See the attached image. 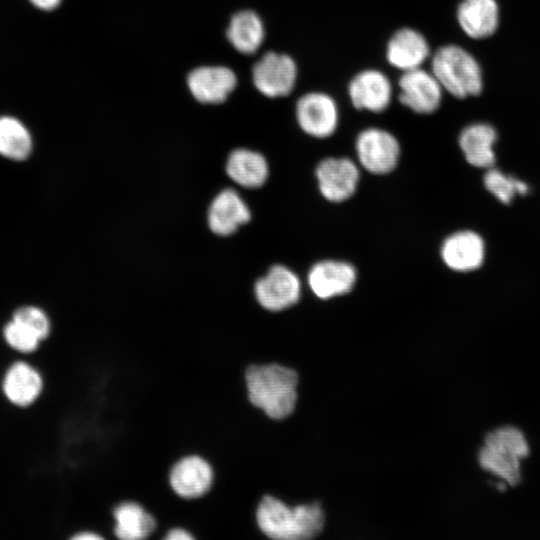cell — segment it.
Returning <instances> with one entry per match:
<instances>
[{
    "mask_svg": "<svg viewBox=\"0 0 540 540\" xmlns=\"http://www.w3.org/2000/svg\"><path fill=\"white\" fill-rule=\"evenodd\" d=\"M297 373L276 363L248 365L244 372L249 404L271 419L280 420L294 410Z\"/></svg>",
    "mask_w": 540,
    "mask_h": 540,
    "instance_id": "6da1fadb",
    "label": "cell"
},
{
    "mask_svg": "<svg viewBox=\"0 0 540 540\" xmlns=\"http://www.w3.org/2000/svg\"><path fill=\"white\" fill-rule=\"evenodd\" d=\"M254 522L271 539L301 540L322 530L324 515L317 503L290 508L279 499L264 495L255 507Z\"/></svg>",
    "mask_w": 540,
    "mask_h": 540,
    "instance_id": "7a4b0ae2",
    "label": "cell"
},
{
    "mask_svg": "<svg viewBox=\"0 0 540 540\" xmlns=\"http://www.w3.org/2000/svg\"><path fill=\"white\" fill-rule=\"evenodd\" d=\"M431 72L442 88L456 98L477 96L482 92L480 66L460 46L449 44L437 49L431 59Z\"/></svg>",
    "mask_w": 540,
    "mask_h": 540,
    "instance_id": "3957f363",
    "label": "cell"
},
{
    "mask_svg": "<svg viewBox=\"0 0 540 540\" xmlns=\"http://www.w3.org/2000/svg\"><path fill=\"white\" fill-rule=\"evenodd\" d=\"M215 482V470L204 456L189 453L178 458L168 472L171 490L181 499L196 500L207 495Z\"/></svg>",
    "mask_w": 540,
    "mask_h": 540,
    "instance_id": "277c9868",
    "label": "cell"
},
{
    "mask_svg": "<svg viewBox=\"0 0 540 540\" xmlns=\"http://www.w3.org/2000/svg\"><path fill=\"white\" fill-rule=\"evenodd\" d=\"M298 68L292 57L269 51L253 66L252 79L257 90L269 98L289 95L297 81Z\"/></svg>",
    "mask_w": 540,
    "mask_h": 540,
    "instance_id": "5b68a950",
    "label": "cell"
},
{
    "mask_svg": "<svg viewBox=\"0 0 540 540\" xmlns=\"http://www.w3.org/2000/svg\"><path fill=\"white\" fill-rule=\"evenodd\" d=\"M356 152L360 164L368 172L381 175L391 172L396 167L400 145L389 131L371 127L358 134Z\"/></svg>",
    "mask_w": 540,
    "mask_h": 540,
    "instance_id": "8992f818",
    "label": "cell"
},
{
    "mask_svg": "<svg viewBox=\"0 0 540 540\" xmlns=\"http://www.w3.org/2000/svg\"><path fill=\"white\" fill-rule=\"evenodd\" d=\"M296 120L306 134L327 138L337 129L339 111L335 100L324 92H308L296 102Z\"/></svg>",
    "mask_w": 540,
    "mask_h": 540,
    "instance_id": "52a82bcc",
    "label": "cell"
},
{
    "mask_svg": "<svg viewBox=\"0 0 540 540\" xmlns=\"http://www.w3.org/2000/svg\"><path fill=\"white\" fill-rule=\"evenodd\" d=\"M257 302L266 310L277 312L291 307L301 295L298 276L283 265H274L254 287Z\"/></svg>",
    "mask_w": 540,
    "mask_h": 540,
    "instance_id": "ba28073f",
    "label": "cell"
},
{
    "mask_svg": "<svg viewBox=\"0 0 540 540\" xmlns=\"http://www.w3.org/2000/svg\"><path fill=\"white\" fill-rule=\"evenodd\" d=\"M399 101L418 114L435 112L442 100V86L433 75L422 68L402 72L398 81Z\"/></svg>",
    "mask_w": 540,
    "mask_h": 540,
    "instance_id": "9c48e42d",
    "label": "cell"
},
{
    "mask_svg": "<svg viewBox=\"0 0 540 540\" xmlns=\"http://www.w3.org/2000/svg\"><path fill=\"white\" fill-rule=\"evenodd\" d=\"M114 540H155L158 521L141 502L119 501L112 509Z\"/></svg>",
    "mask_w": 540,
    "mask_h": 540,
    "instance_id": "30bf717a",
    "label": "cell"
},
{
    "mask_svg": "<svg viewBox=\"0 0 540 540\" xmlns=\"http://www.w3.org/2000/svg\"><path fill=\"white\" fill-rule=\"evenodd\" d=\"M316 177L321 194L331 202L349 199L356 191L359 170L348 158H326L316 168Z\"/></svg>",
    "mask_w": 540,
    "mask_h": 540,
    "instance_id": "8fae6325",
    "label": "cell"
},
{
    "mask_svg": "<svg viewBox=\"0 0 540 540\" xmlns=\"http://www.w3.org/2000/svg\"><path fill=\"white\" fill-rule=\"evenodd\" d=\"M348 94L355 108L379 113L388 108L393 88L391 81L383 72L366 69L351 79Z\"/></svg>",
    "mask_w": 540,
    "mask_h": 540,
    "instance_id": "7c38bea8",
    "label": "cell"
},
{
    "mask_svg": "<svg viewBox=\"0 0 540 540\" xmlns=\"http://www.w3.org/2000/svg\"><path fill=\"white\" fill-rule=\"evenodd\" d=\"M45 388L46 380L43 373L23 361L10 365L2 382L5 397L19 407L34 404L42 397Z\"/></svg>",
    "mask_w": 540,
    "mask_h": 540,
    "instance_id": "4fadbf2b",
    "label": "cell"
},
{
    "mask_svg": "<svg viewBox=\"0 0 540 540\" xmlns=\"http://www.w3.org/2000/svg\"><path fill=\"white\" fill-rule=\"evenodd\" d=\"M356 275L355 268L347 262L324 260L312 266L308 283L317 297L328 299L350 292Z\"/></svg>",
    "mask_w": 540,
    "mask_h": 540,
    "instance_id": "5bb4252c",
    "label": "cell"
},
{
    "mask_svg": "<svg viewBox=\"0 0 540 540\" xmlns=\"http://www.w3.org/2000/svg\"><path fill=\"white\" fill-rule=\"evenodd\" d=\"M429 55L428 41L423 34L413 28L398 29L387 44V61L402 72L421 68Z\"/></svg>",
    "mask_w": 540,
    "mask_h": 540,
    "instance_id": "9a60e30c",
    "label": "cell"
},
{
    "mask_svg": "<svg viewBox=\"0 0 540 540\" xmlns=\"http://www.w3.org/2000/svg\"><path fill=\"white\" fill-rule=\"evenodd\" d=\"M236 85L235 73L223 66L199 67L188 76V86L193 96L207 104L223 102Z\"/></svg>",
    "mask_w": 540,
    "mask_h": 540,
    "instance_id": "2e32d148",
    "label": "cell"
},
{
    "mask_svg": "<svg viewBox=\"0 0 540 540\" xmlns=\"http://www.w3.org/2000/svg\"><path fill=\"white\" fill-rule=\"evenodd\" d=\"M484 241L473 231H459L445 239L441 247L444 263L452 270L467 272L479 268L484 260Z\"/></svg>",
    "mask_w": 540,
    "mask_h": 540,
    "instance_id": "e0dca14e",
    "label": "cell"
},
{
    "mask_svg": "<svg viewBox=\"0 0 540 540\" xmlns=\"http://www.w3.org/2000/svg\"><path fill=\"white\" fill-rule=\"evenodd\" d=\"M250 218L248 206L233 189H224L213 199L207 217L210 230L221 236L233 234Z\"/></svg>",
    "mask_w": 540,
    "mask_h": 540,
    "instance_id": "ac0fdd59",
    "label": "cell"
},
{
    "mask_svg": "<svg viewBox=\"0 0 540 540\" xmlns=\"http://www.w3.org/2000/svg\"><path fill=\"white\" fill-rule=\"evenodd\" d=\"M461 29L473 39L492 36L499 24V8L495 0H463L457 9Z\"/></svg>",
    "mask_w": 540,
    "mask_h": 540,
    "instance_id": "d6986e66",
    "label": "cell"
},
{
    "mask_svg": "<svg viewBox=\"0 0 540 540\" xmlns=\"http://www.w3.org/2000/svg\"><path fill=\"white\" fill-rule=\"evenodd\" d=\"M496 140L497 133L491 125L478 123L461 132L459 145L469 164L479 168H491L495 163L493 144Z\"/></svg>",
    "mask_w": 540,
    "mask_h": 540,
    "instance_id": "ffe728a7",
    "label": "cell"
},
{
    "mask_svg": "<svg viewBox=\"0 0 540 540\" xmlns=\"http://www.w3.org/2000/svg\"><path fill=\"white\" fill-rule=\"evenodd\" d=\"M227 175L245 188H259L268 178V164L263 155L249 149H236L228 157Z\"/></svg>",
    "mask_w": 540,
    "mask_h": 540,
    "instance_id": "44dd1931",
    "label": "cell"
},
{
    "mask_svg": "<svg viewBox=\"0 0 540 540\" xmlns=\"http://www.w3.org/2000/svg\"><path fill=\"white\" fill-rule=\"evenodd\" d=\"M265 37L264 24L252 10L237 12L227 29V38L233 47L243 54L255 53Z\"/></svg>",
    "mask_w": 540,
    "mask_h": 540,
    "instance_id": "7402d4cb",
    "label": "cell"
},
{
    "mask_svg": "<svg viewBox=\"0 0 540 540\" xmlns=\"http://www.w3.org/2000/svg\"><path fill=\"white\" fill-rule=\"evenodd\" d=\"M31 150L32 139L27 128L14 117H0V155L23 161L29 157Z\"/></svg>",
    "mask_w": 540,
    "mask_h": 540,
    "instance_id": "603a6c76",
    "label": "cell"
},
{
    "mask_svg": "<svg viewBox=\"0 0 540 540\" xmlns=\"http://www.w3.org/2000/svg\"><path fill=\"white\" fill-rule=\"evenodd\" d=\"M479 463L483 469L503 478L512 486L520 482V458L505 450L484 445L479 452Z\"/></svg>",
    "mask_w": 540,
    "mask_h": 540,
    "instance_id": "cb8c5ba5",
    "label": "cell"
},
{
    "mask_svg": "<svg viewBox=\"0 0 540 540\" xmlns=\"http://www.w3.org/2000/svg\"><path fill=\"white\" fill-rule=\"evenodd\" d=\"M484 185L500 202L509 204L516 194H526L528 185L497 169H489L484 175Z\"/></svg>",
    "mask_w": 540,
    "mask_h": 540,
    "instance_id": "d4e9b609",
    "label": "cell"
},
{
    "mask_svg": "<svg viewBox=\"0 0 540 540\" xmlns=\"http://www.w3.org/2000/svg\"><path fill=\"white\" fill-rule=\"evenodd\" d=\"M485 445L505 450L520 459L529 454V446L524 434L512 426L501 427L488 433L485 437Z\"/></svg>",
    "mask_w": 540,
    "mask_h": 540,
    "instance_id": "484cf974",
    "label": "cell"
},
{
    "mask_svg": "<svg viewBox=\"0 0 540 540\" xmlns=\"http://www.w3.org/2000/svg\"><path fill=\"white\" fill-rule=\"evenodd\" d=\"M3 335L11 348L22 353L35 352L42 342L30 329L13 319L4 327Z\"/></svg>",
    "mask_w": 540,
    "mask_h": 540,
    "instance_id": "4316f807",
    "label": "cell"
},
{
    "mask_svg": "<svg viewBox=\"0 0 540 540\" xmlns=\"http://www.w3.org/2000/svg\"><path fill=\"white\" fill-rule=\"evenodd\" d=\"M12 319L30 329L42 342L47 340L52 332L48 315L35 306L20 307L14 312Z\"/></svg>",
    "mask_w": 540,
    "mask_h": 540,
    "instance_id": "83f0119b",
    "label": "cell"
},
{
    "mask_svg": "<svg viewBox=\"0 0 540 540\" xmlns=\"http://www.w3.org/2000/svg\"><path fill=\"white\" fill-rule=\"evenodd\" d=\"M159 540H196V538L186 527L175 525L167 528Z\"/></svg>",
    "mask_w": 540,
    "mask_h": 540,
    "instance_id": "f1b7e54d",
    "label": "cell"
},
{
    "mask_svg": "<svg viewBox=\"0 0 540 540\" xmlns=\"http://www.w3.org/2000/svg\"><path fill=\"white\" fill-rule=\"evenodd\" d=\"M68 539L70 540H106V538L97 531L91 529H81L74 532Z\"/></svg>",
    "mask_w": 540,
    "mask_h": 540,
    "instance_id": "f546056e",
    "label": "cell"
},
{
    "mask_svg": "<svg viewBox=\"0 0 540 540\" xmlns=\"http://www.w3.org/2000/svg\"><path fill=\"white\" fill-rule=\"evenodd\" d=\"M30 2L41 10H53L56 8L61 0H30Z\"/></svg>",
    "mask_w": 540,
    "mask_h": 540,
    "instance_id": "4dcf8cb0",
    "label": "cell"
}]
</instances>
